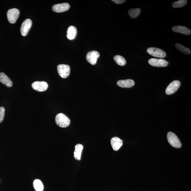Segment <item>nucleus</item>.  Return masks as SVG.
<instances>
[{"instance_id": "1", "label": "nucleus", "mask_w": 191, "mask_h": 191, "mask_svg": "<svg viewBox=\"0 0 191 191\" xmlns=\"http://www.w3.org/2000/svg\"><path fill=\"white\" fill-rule=\"evenodd\" d=\"M56 123L61 127H66L70 125L71 121L68 117L63 113H60L56 115L55 117Z\"/></svg>"}, {"instance_id": "2", "label": "nucleus", "mask_w": 191, "mask_h": 191, "mask_svg": "<svg viewBox=\"0 0 191 191\" xmlns=\"http://www.w3.org/2000/svg\"><path fill=\"white\" fill-rule=\"evenodd\" d=\"M168 141L170 144L174 148H179L182 144L177 136L173 132H169L167 135Z\"/></svg>"}, {"instance_id": "3", "label": "nucleus", "mask_w": 191, "mask_h": 191, "mask_svg": "<svg viewBox=\"0 0 191 191\" xmlns=\"http://www.w3.org/2000/svg\"><path fill=\"white\" fill-rule=\"evenodd\" d=\"M20 12L16 8L9 9L8 11L7 16L8 21L11 24L15 23L19 16Z\"/></svg>"}, {"instance_id": "4", "label": "nucleus", "mask_w": 191, "mask_h": 191, "mask_svg": "<svg viewBox=\"0 0 191 191\" xmlns=\"http://www.w3.org/2000/svg\"><path fill=\"white\" fill-rule=\"evenodd\" d=\"M57 70L59 75L63 78H67L70 74V68L68 65L59 64L58 66Z\"/></svg>"}, {"instance_id": "5", "label": "nucleus", "mask_w": 191, "mask_h": 191, "mask_svg": "<svg viewBox=\"0 0 191 191\" xmlns=\"http://www.w3.org/2000/svg\"><path fill=\"white\" fill-rule=\"evenodd\" d=\"M148 53L155 57L158 58H164L166 56V54L163 50L158 48L150 47L147 50Z\"/></svg>"}, {"instance_id": "6", "label": "nucleus", "mask_w": 191, "mask_h": 191, "mask_svg": "<svg viewBox=\"0 0 191 191\" xmlns=\"http://www.w3.org/2000/svg\"><path fill=\"white\" fill-rule=\"evenodd\" d=\"M148 63L151 66L159 68L166 67L169 64V62L163 59L152 58L148 60Z\"/></svg>"}, {"instance_id": "7", "label": "nucleus", "mask_w": 191, "mask_h": 191, "mask_svg": "<svg viewBox=\"0 0 191 191\" xmlns=\"http://www.w3.org/2000/svg\"><path fill=\"white\" fill-rule=\"evenodd\" d=\"M180 86V83L179 81H173L167 87L166 90V93L167 95L173 94L177 91Z\"/></svg>"}, {"instance_id": "8", "label": "nucleus", "mask_w": 191, "mask_h": 191, "mask_svg": "<svg viewBox=\"0 0 191 191\" xmlns=\"http://www.w3.org/2000/svg\"><path fill=\"white\" fill-rule=\"evenodd\" d=\"M100 54L98 51H92L88 52L86 56V59L88 62L92 65H95L97 62Z\"/></svg>"}, {"instance_id": "9", "label": "nucleus", "mask_w": 191, "mask_h": 191, "mask_svg": "<svg viewBox=\"0 0 191 191\" xmlns=\"http://www.w3.org/2000/svg\"><path fill=\"white\" fill-rule=\"evenodd\" d=\"M32 25V21L30 19H27L22 23L21 26L20 31L21 34L23 36H26L28 34Z\"/></svg>"}, {"instance_id": "10", "label": "nucleus", "mask_w": 191, "mask_h": 191, "mask_svg": "<svg viewBox=\"0 0 191 191\" xmlns=\"http://www.w3.org/2000/svg\"><path fill=\"white\" fill-rule=\"evenodd\" d=\"M33 89L39 92L46 91L48 87V85L45 81H36L33 83L31 85Z\"/></svg>"}, {"instance_id": "11", "label": "nucleus", "mask_w": 191, "mask_h": 191, "mask_svg": "<svg viewBox=\"0 0 191 191\" xmlns=\"http://www.w3.org/2000/svg\"><path fill=\"white\" fill-rule=\"evenodd\" d=\"M70 6L68 3L57 4L52 7V9L54 12L60 13L68 11L70 9Z\"/></svg>"}, {"instance_id": "12", "label": "nucleus", "mask_w": 191, "mask_h": 191, "mask_svg": "<svg viewBox=\"0 0 191 191\" xmlns=\"http://www.w3.org/2000/svg\"><path fill=\"white\" fill-rule=\"evenodd\" d=\"M117 84L121 87L130 88L135 85V83L133 80L128 79L119 81H117Z\"/></svg>"}, {"instance_id": "13", "label": "nucleus", "mask_w": 191, "mask_h": 191, "mask_svg": "<svg viewBox=\"0 0 191 191\" xmlns=\"http://www.w3.org/2000/svg\"><path fill=\"white\" fill-rule=\"evenodd\" d=\"M123 140L117 137H113L111 140V144L113 150L117 151L119 150L123 145Z\"/></svg>"}, {"instance_id": "14", "label": "nucleus", "mask_w": 191, "mask_h": 191, "mask_svg": "<svg viewBox=\"0 0 191 191\" xmlns=\"http://www.w3.org/2000/svg\"><path fill=\"white\" fill-rule=\"evenodd\" d=\"M172 30L174 32L179 33L186 35H190L191 31L190 29L187 27L182 26H175L173 27Z\"/></svg>"}, {"instance_id": "15", "label": "nucleus", "mask_w": 191, "mask_h": 191, "mask_svg": "<svg viewBox=\"0 0 191 191\" xmlns=\"http://www.w3.org/2000/svg\"><path fill=\"white\" fill-rule=\"evenodd\" d=\"M0 82L8 87H11L12 85L11 80L3 72L0 73Z\"/></svg>"}, {"instance_id": "16", "label": "nucleus", "mask_w": 191, "mask_h": 191, "mask_svg": "<svg viewBox=\"0 0 191 191\" xmlns=\"http://www.w3.org/2000/svg\"><path fill=\"white\" fill-rule=\"evenodd\" d=\"M77 32L76 27L74 26H70L69 27L67 31V37L69 39L72 40L76 37Z\"/></svg>"}, {"instance_id": "17", "label": "nucleus", "mask_w": 191, "mask_h": 191, "mask_svg": "<svg viewBox=\"0 0 191 191\" xmlns=\"http://www.w3.org/2000/svg\"><path fill=\"white\" fill-rule=\"evenodd\" d=\"M75 150L74 152V157L76 160H80L81 159L82 151L83 146L81 144H77L75 146Z\"/></svg>"}, {"instance_id": "18", "label": "nucleus", "mask_w": 191, "mask_h": 191, "mask_svg": "<svg viewBox=\"0 0 191 191\" xmlns=\"http://www.w3.org/2000/svg\"><path fill=\"white\" fill-rule=\"evenodd\" d=\"M175 47L176 48L182 53L186 54H190L191 51L189 49L185 47L184 46L180 44H176Z\"/></svg>"}, {"instance_id": "19", "label": "nucleus", "mask_w": 191, "mask_h": 191, "mask_svg": "<svg viewBox=\"0 0 191 191\" xmlns=\"http://www.w3.org/2000/svg\"><path fill=\"white\" fill-rule=\"evenodd\" d=\"M114 60L116 64L120 66H124L127 64V61L124 58L120 55L114 56Z\"/></svg>"}, {"instance_id": "20", "label": "nucleus", "mask_w": 191, "mask_h": 191, "mask_svg": "<svg viewBox=\"0 0 191 191\" xmlns=\"http://www.w3.org/2000/svg\"><path fill=\"white\" fill-rule=\"evenodd\" d=\"M33 186L36 191H43L44 186L42 182L39 179H35L33 182Z\"/></svg>"}, {"instance_id": "21", "label": "nucleus", "mask_w": 191, "mask_h": 191, "mask_svg": "<svg viewBox=\"0 0 191 191\" xmlns=\"http://www.w3.org/2000/svg\"><path fill=\"white\" fill-rule=\"evenodd\" d=\"M140 12V10L139 8L131 9H130L128 14L130 17L132 18H135L139 16Z\"/></svg>"}, {"instance_id": "22", "label": "nucleus", "mask_w": 191, "mask_h": 191, "mask_svg": "<svg viewBox=\"0 0 191 191\" xmlns=\"http://www.w3.org/2000/svg\"><path fill=\"white\" fill-rule=\"evenodd\" d=\"M187 3V1L186 0H180V1L174 2L172 5L173 7L175 8H180L184 7L186 5Z\"/></svg>"}, {"instance_id": "23", "label": "nucleus", "mask_w": 191, "mask_h": 191, "mask_svg": "<svg viewBox=\"0 0 191 191\" xmlns=\"http://www.w3.org/2000/svg\"><path fill=\"white\" fill-rule=\"evenodd\" d=\"M5 108L3 107H0V123L3 121L5 115Z\"/></svg>"}, {"instance_id": "24", "label": "nucleus", "mask_w": 191, "mask_h": 191, "mask_svg": "<svg viewBox=\"0 0 191 191\" xmlns=\"http://www.w3.org/2000/svg\"><path fill=\"white\" fill-rule=\"evenodd\" d=\"M112 1L117 4H121L125 2V0H112Z\"/></svg>"}]
</instances>
